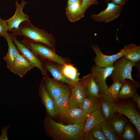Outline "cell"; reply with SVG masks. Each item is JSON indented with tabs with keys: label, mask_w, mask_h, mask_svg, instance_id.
<instances>
[{
	"label": "cell",
	"mask_w": 140,
	"mask_h": 140,
	"mask_svg": "<svg viewBox=\"0 0 140 140\" xmlns=\"http://www.w3.org/2000/svg\"><path fill=\"white\" fill-rule=\"evenodd\" d=\"M61 69L64 75L74 86L78 83L80 79V73L73 65L70 63L62 65Z\"/></svg>",
	"instance_id": "cell-25"
},
{
	"label": "cell",
	"mask_w": 140,
	"mask_h": 140,
	"mask_svg": "<svg viewBox=\"0 0 140 140\" xmlns=\"http://www.w3.org/2000/svg\"><path fill=\"white\" fill-rule=\"evenodd\" d=\"M100 99L98 96L93 97H86L81 109L89 114L99 108Z\"/></svg>",
	"instance_id": "cell-27"
},
{
	"label": "cell",
	"mask_w": 140,
	"mask_h": 140,
	"mask_svg": "<svg viewBox=\"0 0 140 140\" xmlns=\"http://www.w3.org/2000/svg\"><path fill=\"white\" fill-rule=\"evenodd\" d=\"M0 11H1V10H0Z\"/></svg>",
	"instance_id": "cell-41"
},
{
	"label": "cell",
	"mask_w": 140,
	"mask_h": 140,
	"mask_svg": "<svg viewBox=\"0 0 140 140\" xmlns=\"http://www.w3.org/2000/svg\"><path fill=\"white\" fill-rule=\"evenodd\" d=\"M140 136L136 132L128 121L125 124V128L121 137L124 140H137L139 139Z\"/></svg>",
	"instance_id": "cell-30"
},
{
	"label": "cell",
	"mask_w": 140,
	"mask_h": 140,
	"mask_svg": "<svg viewBox=\"0 0 140 140\" xmlns=\"http://www.w3.org/2000/svg\"><path fill=\"white\" fill-rule=\"evenodd\" d=\"M96 56L93 58L95 65L100 68H106L114 66L115 62L119 58L123 56L122 50L118 53L111 55H106L102 52L97 45H91Z\"/></svg>",
	"instance_id": "cell-10"
},
{
	"label": "cell",
	"mask_w": 140,
	"mask_h": 140,
	"mask_svg": "<svg viewBox=\"0 0 140 140\" xmlns=\"http://www.w3.org/2000/svg\"><path fill=\"white\" fill-rule=\"evenodd\" d=\"M116 112L109 121L116 134L121 138L123 133L127 119Z\"/></svg>",
	"instance_id": "cell-24"
},
{
	"label": "cell",
	"mask_w": 140,
	"mask_h": 140,
	"mask_svg": "<svg viewBox=\"0 0 140 140\" xmlns=\"http://www.w3.org/2000/svg\"><path fill=\"white\" fill-rule=\"evenodd\" d=\"M81 4L76 2L67 5L66 13L67 18L71 22H76L84 17V14L82 11Z\"/></svg>",
	"instance_id": "cell-22"
},
{
	"label": "cell",
	"mask_w": 140,
	"mask_h": 140,
	"mask_svg": "<svg viewBox=\"0 0 140 140\" xmlns=\"http://www.w3.org/2000/svg\"><path fill=\"white\" fill-rule=\"evenodd\" d=\"M16 36H22L25 38L48 46L55 51V40L54 36L46 31L34 26L30 22L24 21L17 28L11 30Z\"/></svg>",
	"instance_id": "cell-2"
},
{
	"label": "cell",
	"mask_w": 140,
	"mask_h": 140,
	"mask_svg": "<svg viewBox=\"0 0 140 140\" xmlns=\"http://www.w3.org/2000/svg\"><path fill=\"white\" fill-rule=\"evenodd\" d=\"M123 57L134 63L140 60V46L134 43L126 45L122 49Z\"/></svg>",
	"instance_id": "cell-23"
},
{
	"label": "cell",
	"mask_w": 140,
	"mask_h": 140,
	"mask_svg": "<svg viewBox=\"0 0 140 140\" xmlns=\"http://www.w3.org/2000/svg\"><path fill=\"white\" fill-rule=\"evenodd\" d=\"M99 4L97 0H82L81 4L82 11L85 14L88 8L93 5H97Z\"/></svg>",
	"instance_id": "cell-33"
},
{
	"label": "cell",
	"mask_w": 140,
	"mask_h": 140,
	"mask_svg": "<svg viewBox=\"0 0 140 140\" xmlns=\"http://www.w3.org/2000/svg\"><path fill=\"white\" fill-rule=\"evenodd\" d=\"M100 99V107L106 121H109L117 112L118 105L117 103L109 102Z\"/></svg>",
	"instance_id": "cell-26"
},
{
	"label": "cell",
	"mask_w": 140,
	"mask_h": 140,
	"mask_svg": "<svg viewBox=\"0 0 140 140\" xmlns=\"http://www.w3.org/2000/svg\"><path fill=\"white\" fill-rule=\"evenodd\" d=\"M106 1H107V2H109L111 0H106Z\"/></svg>",
	"instance_id": "cell-40"
},
{
	"label": "cell",
	"mask_w": 140,
	"mask_h": 140,
	"mask_svg": "<svg viewBox=\"0 0 140 140\" xmlns=\"http://www.w3.org/2000/svg\"><path fill=\"white\" fill-rule=\"evenodd\" d=\"M10 36L20 53L34 67H36L41 71L44 76H48L47 71L43 67L41 61L34 53L25 45L19 42L17 39V36L13 33H9Z\"/></svg>",
	"instance_id": "cell-7"
},
{
	"label": "cell",
	"mask_w": 140,
	"mask_h": 140,
	"mask_svg": "<svg viewBox=\"0 0 140 140\" xmlns=\"http://www.w3.org/2000/svg\"><path fill=\"white\" fill-rule=\"evenodd\" d=\"M19 41L29 48L41 61H52L62 65L71 62L69 58L58 55L55 51L45 44L25 37Z\"/></svg>",
	"instance_id": "cell-3"
},
{
	"label": "cell",
	"mask_w": 140,
	"mask_h": 140,
	"mask_svg": "<svg viewBox=\"0 0 140 140\" xmlns=\"http://www.w3.org/2000/svg\"><path fill=\"white\" fill-rule=\"evenodd\" d=\"M119 107L117 112L120 114L126 116L136 127L140 136V115L136 105L132 99L117 103Z\"/></svg>",
	"instance_id": "cell-5"
},
{
	"label": "cell",
	"mask_w": 140,
	"mask_h": 140,
	"mask_svg": "<svg viewBox=\"0 0 140 140\" xmlns=\"http://www.w3.org/2000/svg\"><path fill=\"white\" fill-rule=\"evenodd\" d=\"M139 83V82L134 80L126 79L122 83L120 89L119 100H126L131 98L140 87Z\"/></svg>",
	"instance_id": "cell-16"
},
{
	"label": "cell",
	"mask_w": 140,
	"mask_h": 140,
	"mask_svg": "<svg viewBox=\"0 0 140 140\" xmlns=\"http://www.w3.org/2000/svg\"><path fill=\"white\" fill-rule=\"evenodd\" d=\"M89 114L80 108H69L63 118L71 124L83 126Z\"/></svg>",
	"instance_id": "cell-14"
},
{
	"label": "cell",
	"mask_w": 140,
	"mask_h": 140,
	"mask_svg": "<svg viewBox=\"0 0 140 140\" xmlns=\"http://www.w3.org/2000/svg\"><path fill=\"white\" fill-rule=\"evenodd\" d=\"M135 63L123 57L117 59L114 62L113 71L110 76V79L113 82L123 83L126 79L133 80L131 73L132 67Z\"/></svg>",
	"instance_id": "cell-4"
},
{
	"label": "cell",
	"mask_w": 140,
	"mask_h": 140,
	"mask_svg": "<svg viewBox=\"0 0 140 140\" xmlns=\"http://www.w3.org/2000/svg\"><path fill=\"white\" fill-rule=\"evenodd\" d=\"M95 140H107L103 135L99 125L92 127L88 132Z\"/></svg>",
	"instance_id": "cell-31"
},
{
	"label": "cell",
	"mask_w": 140,
	"mask_h": 140,
	"mask_svg": "<svg viewBox=\"0 0 140 140\" xmlns=\"http://www.w3.org/2000/svg\"><path fill=\"white\" fill-rule=\"evenodd\" d=\"M140 61L135 63V65L134 66H135L137 69V78L140 79Z\"/></svg>",
	"instance_id": "cell-38"
},
{
	"label": "cell",
	"mask_w": 140,
	"mask_h": 140,
	"mask_svg": "<svg viewBox=\"0 0 140 140\" xmlns=\"http://www.w3.org/2000/svg\"><path fill=\"white\" fill-rule=\"evenodd\" d=\"M5 39L7 42L8 48V52L4 57L3 59L6 62V68L10 70L12 67L15 59L20 53L9 35V33Z\"/></svg>",
	"instance_id": "cell-20"
},
{
	"label": "cell",
	"mask_w": 140,
	"mask_h": 140,
	"mask_svg": "<svg viewBox=\"0 0 140 140\" xmlns=\"http://www.w3.org/2000/svg\"><path fill=\"white\" fill-rule=\"evenodd\" d=\"M122 83L113 82L111 85L103 92L99 93V98L108 102L117 103L119 102L118 95Z\"/></svg>",
	"instance_id": "cell-17"
},
{
	"label": "cell",
	"mask_w": 140,
	"mask_h": 140,
	"mask_svg": "<svg viewBox=\"0 0 140 140\" xmlns=\"http://www.w3.org/2000/svg\"><path fill=\"white\" fill-rule=\"evenodd\" d=\"M87 93L86 85L83 77L80 79L78 83L72 88L69 98L68 109L81 108Z\"/></svg>",
	"instance_id": "cell-8"
},
{
	"label": "cell",
	"mask_w": 140,
	"mask_h": 140,
	"mask_svg": "<svg viewBox=\"0 0 140 140\" xmlns=\"http://www.w3.org/2000/svg\"><path fill=\"white\" fill-rule=\"evenodd\" d=\"M106 122L100 107L89 114L83 126V132L88 133L94 126Z\"/></svg>",
	"instance_id": "cell-21"
},
{
	"label": "cell",
	"mask_w": 140,
	"mask_h": 140,
	"mask_svg": "<svg viewBox=\"0 0 140 140\" xmlns=\"http://www.w3.org/2000/svg\"><path fill=\"white\" fill-rule=\"evenodd\" d=\"M83 140H95L94 137L88 132L84 133Z\"/></svg>",
	"instance_id": "cell-37"
},
{
	"label": "cell",
	"mask_w": 140,
	"mask_h": 140,
	"mask_svg": "<svg viewBox=\"0 0 140 140\" xmlns=\"http://www.w3.org/2000/svg\"><path fill=\"white\" fill-rule=\"evenodd\" d=\"M45 88L53 99L64 94H71L72 87L69 85L50 78L48 76L42 78Z\"/></svg>",
	"instance_id": "cell-6"
},
{
	"label": "cell",
	"mask_w": 140,
	"mask_h": 140,
	"mask_svg": "<svg viewBox=\"0 0 140 140\" xmlns=\"http://www.w3.org/2000/svg\"><path fill=\"white\" fill-rule=\"evenodd\" d=\"M70 95L64 94L53 99L55 116L63 118L68 109V100Z\"/></svg>",
	"instance_id": "cell-18"
},
{
	"label": "cell",
	"mask_w": 140,
	"mask_h": 140,
	"mask_svg": "<svg viewBox=\"0 0 140 140\" xmlns=\"http://www.w3.org/2000/svg\"><path fill=\"white\" fill-rule=\"evenodd\" d=\"M34 67L22 55L20 54L15 59L13 66L10 70L22 78L28 71Z\"/></svg>",
	"instance_id": "cell-15"
},
{
	"label": "cell",
	"mask_w": 140,
	"mask_h": 140,
	"mask_svg": "<svg viewBox=\"0 0 140 140\" xmlns=\"http://www.w3.org/2000/svg\"><path fill=\"white\" fill-rule=\"evenodd\" d=\"M44 68L49 72L54 80L66 83L72 88L73 84L64 75L61 69L62 65L54 62L48 61H41Z\"/></svg>",
	"instance_id": "cell-13"
},
{
	"label": "cell",
	"mask_w": 140,
	"mask_h": 140,
	"mask_svg": "<svg viewBox=\"0 0 140 140\" xmlns=\"http://www.w3.org/2000/svg\"><path fill=\"white\" fill-rule=\"evenodd\" d=\"M82 1V0H68L67 5L76 2H79L81 4Z\"/></svg>",
	"instance_id": "cell-39"
},
{
	"label": "cell",
	"mask_w": 140,
	"mask_h": 140,
	"mask_svg": "<svg viewBox=\"0 0 140 140\" xmlns=\"http://www.w3.org/2000/svg\"><path fill=\"white\" fill-rule=\"evenodd\" d=\"M10 127L9 124L6 127H2L1 134L0 136V140H8L7 136L8 130Z\"/></svg>",
	"instance_id": "cell-35"
},
{
	"label": "cell",
	"mask_w": 140,
	"mask_h": 140,
	"mask_svg": "<svg viewBox=\"0 0 140 140\" xmlns=\"http://www.w3.org/2000/svg\"><path fill=\"white\" fill-rule=\"evenodd\" d=\"M85 81L87 88L86 97H93L98 96L99 90L91 73L83 77Z\"/></svg>",
	"instance_id": "cell-28"
},
{
	"label": "cell",
	"mask_w": 140,
	"mask_h": 140,
	"mask_svg": "<svg viewBox=\"0 0 140 140\" xmlns=\"http://www.w3.org/2000/svg\"><path fill=\"white\" fill-rule=\"evenodd\" d=\"M27 3L26 2L22 0L21 3L19 4L16 1L15 4L16 9L14 15L6 20L9 27L8 31H10L12 29L17 28L21 23L24 21L30 22L29 16L24 13L23 11Z\"/></svg>",
	"instance_id": "cell-12"
},
{
	"label": "cell",
	"mask_w": 140,
	"mask_h": 140,
	"mask_svg": "<svg viewBox=\"0 0 140 140\" xmlns=\"http://www.w3.org/2000/svg\"><path fill=\"white\" fill-rule=\"evenodd\" d=\"M114 4L122 6L128 0H111Z\"/></svg>",
	"instance_id": "cell-36"
},
{
	"label": "cell",
	"mask_w": 140,
	"mask_h": 140,
	"mask_svg": "<svg viewBox=\"0 0 140 140\" xmlns=\"http://www.w3.org/2000/svg\"><path fill=\"white\" fill-rule=\"evenodd\" d=\"M136 104V107L137 109L140 110V96L137 92H135L131 98Z\"/></svg>",
	"instance_id": "cell-34"
},
{
	"label": "cell",
	"mask_w": 140,
	"mask_h": 140,
	"mask_svg": "<svg viewBox=\"0 0 140 140\" xmlns=\"http://www.w3.org/2000/svg\"><path fill=\"white\" fill-rule=\"evenodd\" d=\"M114 69V66L106 68H100L94 65L90 68L94 79L97 85L99 93H102L108 88L106 83L107 77L110 76Z\"/></svg>",
	"instance_id": "cell-11"
},
{
	"label": "cell",
	"mask_w": 140,
	"mask_h": 140,
	"mask_svg": "<svg viewBox=\"0 0 140 140\" xmlns=\"http://www.w3.org/2000/svg\"><path fill=\"white\" fill-rule=\"evenodd\" d=\"M44 126L47 135L55 140H83V126L65 125L55 122L50 116H46Z\"/></svg>",
	"instance_id": "cell-1"
},
{
	"label": "cell",
	"mask_w": 140,
	"mask_h": 140,
	"mask_svg": "<svg viewBox=\"0 0 140 140\" xmlns=\"http://www.w3.org/2000/svg\"><path fill=\"white\" fill-rule=\"evenodd\" d=\"M9 29V26L6 20H3L0 17V36L5 38L8 33V31Z\"/></svg>",
	"instance_id": "cell-32"
},
{
	"label": "cell",
	"mask_w": 140,
	"mask_h": 140,
	"mask_svg": "<svg viewBox=\"0 0 140 140\" xmlns=\"http://www.w3.org/2000/svg\"><path fill=\"white\" fill-rule=\"evenodd\" d=\"M99 125L103 135L107 140H122L121 138L115 133L109 121L101 123Z\"/></svg>",
	"instance_id": "cell-29"
},
{
	"label": "cell",
	"mask_w": 140,
	"mask_h": 140,
	"mask_svg": "<svg viewBox=\"0 0 140 140\" xmlns=\"http://www.w3.org/2000/svg\"><path fill=\"white\" fill-rule=\"evenodd\" d=\"M38 93L41 102L44 105L48 115L51 117L54 116V105L53 99L47 91L42 80L40 85Z\"/></svg>",
	"instance_id": "cell-19"
},
{
	"label": "cell",
	"mask_w": 140,
	"mask_h": 140,
	"mask_svg": "<svg viewBox=\"0 0 140 140\" xmlns=\"http://www.w3.org/2000/svg\"><path fill=\"white\" fill-rule=\"evenodd\" d=\"M122 6L113 2L108 3L106 8L98 14L92 13L91 18L95 21L107 23L116 19L120 16Z\"/></svg>",
	"instance_id": "cell-9"
}]
</instances>
